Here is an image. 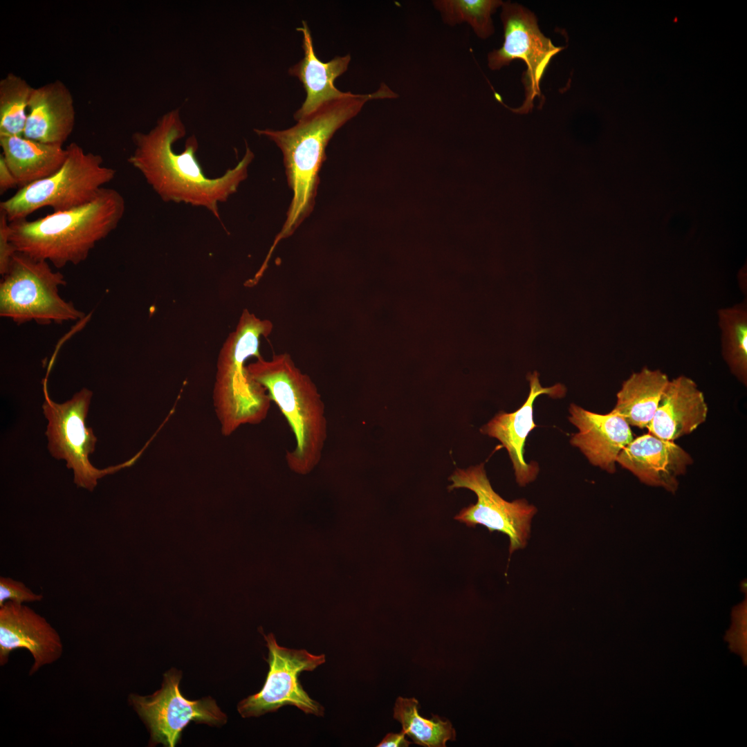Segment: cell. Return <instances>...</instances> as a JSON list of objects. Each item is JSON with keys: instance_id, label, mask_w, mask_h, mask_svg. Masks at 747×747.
<instances>
[{"instance_id": "obj_1", "label": "cell", "mask_w": 747, "mask_h": 747, "mask_svg": "<svg viewBox=\"0 0 747 747\" xmlns=\"http://www.w3.org/2000/svg\"><path fill=\"white\" fill-rule=\"evenodd\" d=\"M185 133L178 110L171 111L148 133L133 135L135 149L128 161L163 201L204 208L221 221L219 204L226 202L247 178L254 154L246 147L243 157L233 168L210 178L197 159L195 136L187 138L182 152L174 151L173 144Z\"/></svg>"}, {"instance_id": "obj_2", "label": "cell", "mask_w": 747, "mask_h": 747, "mask_svg": "<svg viewBox=\"0 0 747 747\" xmlns=\"http://www.w3.org/2000/svg\"><path fill=\"white\" fill-rule=\"evenodd\" d=\"M398 95L382 84L375 92L354 94L327 101L284 130L255 129L274 142L282 152L287 182L293 199L287 217L276 236L268 257L277 243L290 237L313 210L320 183L319 172L326 160V148L335 132L356 116L371 100L394 98Z\"/></svg>"}, {"instance_id": "obj_3", "label": "cell", "mask_w": 747, "mask_h": 747, "mask_svg": "<svg viewBox=\"0 0 747 747\" xmlns=\"http://www.w3.org/2000/svg\"><path fill=\"white\" fill-rule=\"evenodd\" d=\"M125 201L115 189L104 187L91 202L28 221L10 222V239L17 252L61 268L85 261L98 242L119 225Z\"/></svg>"}, {"instance_id": "obj_4", "label": "cell", "mask_w": 747, "mask_h": 747, "mask_svg": "<svg viewBox=\"0 0 747 747\" xmlns=\"http://www.w3.org/2000/svg\"><path fill=\"white\" fill-rule=\"evenodd\" d=\"M246 367L294 434L296 445L285 456L288 467L299 474L310 473L322 459L328 436L325 405L315 384L287 353L275 354L269 360L260 357Z\"/></svg>"}, {"instance_id": "obj_5", "label": "cell", "mask_w": 747, "mask_h": 747, "mask_svg": "<svg viewBox=\"0 0 747 747\" xmlns=\"http://www.w3.org/2000/svg\"><path fill=\"white\" fill-rule=\"evenodd\" d=\"M273 328L270 320L245 309L219 351L212 400L225 436L242 425H257L268 416L272 401L266 389L251 377L246 362L261 357V338L267 337Z\"/></svg>"}, {"instance_id": "obj_6", "label": "cell", "mask_w": 747, "mask_h": 747, "mask_svg": "<svg viewBox=\"0 0 747 747\" xmlns=\"http://www.w3.org/2000/svg\"><path fill=\"white\" fill-rule=\"evenodd\" d=\"M66 149V158L56 172L1 202L0 210L9 222L25 219L44 207L59 212L87 204L115 178L116 169L103 165L100 155L86 152L75 142Z\"/></svg>"}, {"instance_id": "obj_7", "label": "cell", "mask_w": 747, "mask_h": 747, "mask_svg": "<svg viewBox=\"0 0 747 747\" xmlns=\"http://www.w3.org/2000/svg\"><path fill=\"white\" fill-rule=\"evenodd\" d=\"M66 284L64 275L49 262L17 252L0 282V315L17 324L81 320L84 313L59 295Z\"/></svg>"}, {"instance_id": "obj_8", "label": "cell", "mask_w": 747, "mask_h": 747, "mask_svg": "<svg viewBox=\"0 0 747 747\" xmlns=\"http://www.w3.org/2000/svg\"><path fill=\"white\" fill-rule=\"evenodd\" d=\"M268 649L266 659L269 670L261 690L241 701L237 710L242 717H259L285 706H295L306 714L324 715V708L311 699L299 681V674L324 663V654L279 646L270 633L264 634Z\"/></svg>"}, {"instance_id": "obj_9", "label": "cell", "mask_w": 747, "mask_h": 747, "mask_svg": "<svg viewBox=\"0 0 747 747\" xmlns=\"http://www.w3.org/2000/svg\"><path fill=\"white\" fill-rule=\"evenodd\" d=\"M181 679V672L173 668L164 674L161 688L153 694L129 695L130 703L149 730L151 746H175L192 721L211 726L226 722V715L212 698H185L179 690Z\"/></svg>"}, {"instance_id": "obj_10", "label": "cell", "mask_w": 747, "mask_h": 747, "mask_svg": "<svg viewBox=\"0 0 747 747\" xmlns=\"http://www.w3.org/2000/svg\"><path fill=\"white\" fill-rule=\"evenodd\" d=\"M92 394L91 391L82 388L71 400L57 404L45 391L42 405L48 421L46 434L50 454L58 460H66L67 467L73 470L74 483L90 491L95 488L98 480L109 472L95 468L89 460L97 441L92 429L85 423Z\"/></svg>"}, {"instance_id": "obj_11", "label": "cell", "mask_w": 747, "mask_h": 747, "mask_svg": "<svg viewBox=\"0 0 747 747\" xmlns=\"http://www.w3.org/2000/svg\"><path fill=\"white\" fill-rule=\"evenodd\" d=\"M501 18L504 26L502 46L488 54V66L499 70L514 59L524 61L527 66L522 82L525 97L522 106L515 111L528 112L536 97L541 95L540 83L552 57L563 48L555 46L540 31L535 15L524 6L503 2Z\"/></svg>"}, {"instance_id": "obj_12", "label": "cell", "mask_w": 747, "mask_h": 747, "mask_svg": "<svg viewBox=\"0 0 747 747\" xmlns=\"http://www.w3.org/2000/svg\"><path fill=\"white\" fill-rule=\"evenodd\" d=\"M449 490L467 488L473 491L477 501L463 508L454 519L468 527L481 524L490 532L506 534L510 541L509 553L524 548L531 533V520L537 508L524 499L509 502L492 489L483 463L466 470L457 469L449 478Z\"/></svg>"}, {"instance_id": "obj_13", "label": "cell", "mask_w": 747, "mask_h": 747, "mask_svg": "<svg viewBox=\"0 0 747 747\" xmlns=\"http://www.w3.org/2000/svg\"><path fill=\"white\" fill-rule=\"evenodd\" d=\"M21 648L33 658L29 675L55 663L63 653L59 634L43 616L24 604L7 601L0 607V665L8 663L12 651Z\"/></svg>"}, {"instance_id": "obj_14", "label": "cell", "mask_w": 747, "mask_h": 747, "mask_svg": "<svg viewBox=\"0 0 747 747\" xmlns=\"http://www.w3.org/2000/svg\"><path fill=\"white\" fill-rule=\"evenodd\" d=\"M617 462L641 482L675 492L679 486L678 477L685 472L693 460L674 441L648 432L634 439L623 448Z\"/></svg>"}, {"instance_id": "obj_15", "label": "cell", "mask_w": 747, "mask_h": 747, "mask_svg": "<svg viewBox=\"0 0 747 747\" xmlns=\"http://www.w3.org/2000/svg\"><path fill=\"white\" fill-rule=\"evenodd\" d=\"M528 379L531 389L524 405L515 412L498 414L481 429L483 434L497 439L508 450L516 481L521 486L534 481L539 471L536 463H527L524 458L526 439L530 432L537 426L533 421L534 401L541 394L560 397L565 392V387L561 384L542 387L537 371L529 374Z\"/></svg>"}, {"instance_id": "obj_16", "label": "cell", "mask_w": 747, "mask_h": 747, "mask_svg": "<svg viewBox=\"0 0 747 747\" xmlns=\"http://www.w3.org/2000/svg\"><path fill=\"white\" fill-rule=\"evenodd\" d=\"M569 412L570 422L579 430L571 443L580 448L592 465L614 472L620 452L634 439L630 425L611 412L600 414L571 404Z\"/></svg>"}, {"instance_id": "obj_17", "label": "cell", "mask_w": 747, "mask_h": 747, "mask_svg": "<svg viewBox=\"0 0 747 747\" xmlns=\"http://www.w3.org/2000/svg\"><path fill=\"white\" fill-rule=\"evenodd\" d=\"M703 394L685 376L670 380L647 427L653 435L669 441L689 434L703 423L708 415Z\"/></svg>"}, {"instance_id": "obj_18", "label": "cell", "mask_w": 747, "mask_h": 747, "mask_svg": "<svg viewBox=\"0 0 747 747\" xmlns=\"http://www.w3.org/2000/svg\"><path fill=\"white\" fill-rule=\"evenodd\" d=\"M75 122L71 93L64 82L55 80L33 89L23 136L62 146L72 133Z\"/></svg>"}, {"instance_id": "obj_19", "label": "cell", "mask_w": 747, "mask_h": 747, "mask_svg": "<svg viewBox=\"0 0 747 747\" xmlns=\"http://www.w3.org/2000/svg\"><path fill=\"white\" fill-rule=\"evenodd\" d=\"M303 35L304 57L291 66L288 73L302 82L306 97L301 107L295 113L296 120L316 109L323 103L344 96L347 92L338 90L334 85L337 77L348 68L350 55L337 56L327 62L320 61L314 50L310 29L306 21L297 28Z\"/></svg>"}, {"instance_id": "obj_20", "label": "cell", "mask_w": 747, "mask_h": 747, "mask_svg": "<svg viewBox=\"0 0 747 747\" xmlns=\"http://www.w3.org/2000/svg\"><path fill=\"white\" fill-rule=\"evenodd\" d=\"M0 146L1 155L19 188L54 174L67 156V151L62 145L43 143L23 136H0Z\"/></svg>"}, {"instance_id": "obj_21", "label": "cell", "mask_w": 747, "mask_h": 747, "mask_svg": "<svg viewBox=\"0 0 747 747\" xmlns=\"http://www.w3.org/2000/svg\"><path fill=\"white\" fill-rule=\"evenodd\" d=\"M661 371L643 367L624 381L617 393V402L611 412L623 418L631 426L647 428L668 382Z\"/></svg>"}, {"instance_id": "obj_22", "label": "cell", "mask_w": 747, "mask_h": 747, "mask_svg": "<svg viewBox=\"0 0 747 747\" xmlns=\"http://www.w3.org/2000/svg\"><path fill=\"white\" fill-rule=\"evenodd\" d=\"M420 705L415 698H397L394 718L402 726V732L416 744L425 747H445L456 739L451 722L438 715L425 719L418 714Z\"/></svg>"}, {"instance_id": "obj_23", "label": "cell", "mask_w": 747, "mask_h": 747, "mask_svg": "<svg viewBox=\"0 0 747 747\" xmlns=\"http://www.w3.org/2000/svg\"><path fill=\"white\" fill-rule=\"evenodd\" d=\"M721 331L722 356L732 374L744 385L747 383V304L746 300L718 311Z\"/></svg>"}, {"instance_id": "obj_24", "label": "cell", "mask_w": 747, "mask_h": 747, "mask_svg": "<svg viewBox=\"0 0 747 747\" xmlns=\"http://www.w3.org/2000/svg\"><path fill=\"white\" fill-rule=\"evenodd\" d=\"M33 89L14 73L1 80L0 136H23Z\"/></svg>"}, {"instance_id": "obj_25", "label": "cell", "mask_w": 747, "mask_h": 747, "mask_svg": "<svg viewBox=\"0 0 747 747\" xmlns=\"http://www.w3.org/2000/svg\"><path fill=\"white\" fill-rule=\"evenodd\" d=\"M503 3L500 0H437L433 4L446 24L468 23L481 39L495 31L491 15Z\"/></svg>"}, {"instance_id": "obj_26", "label": "cell", "mask_w": 747, "mask_h": 747, "mask_svg": "<svg viewBox=\"0 0 747 747\" xmlns=\"http://www.w3.org/2000/svg\"><path fill=\"white\" fill-rule=\"evenodd\" d=\"M725 638L730 643L731 651L746 659V600L732 611V625Z\"/></svg>"}, {"instance_id": "obj_27", "label": "cell", "mask_w": 747, "mask_h": 747, "mask_svg": "<svg viewBox=\"0 0 747 747\" xmlns=\"http://www.w3.org/2000/svg\"><path fill=\"white\" fill-rule=\"evenodd\" d=\"M42 599L43 596L42 594L34 593L22 582L9 577L0 578V607L7 601L24 604L25 602H39Z\"/></svg>"}, {"instance_id": "obj_28", "label": "cell", "mask_w": 747, "mask_h": 747, "mask_svg": "<svg viewBox=\"0 0 747 747\" xmlns=\"http://www.w3.org/2000/svg\"><path fill=\"white\" fill-rule=\"evenodd\" d=\"M17 250L10 239V222L6 213L0 210V274L3 276L8 270Z\"/></svg>"}, {"instance_id": "obj_29", "label": "cell", "mask_w": 747, "mask_h": 747, "mask_svg": "<svg viewBox=\"0 0 747 747\" xmlns=\"http://www.w3.org/2000/svg\"><path fill=\"white\" fill-rule=\"evenodd\" d=\"M18 186L17 181L8 168L3 156L0 154V193L4 194L8 190Z\"/></svg>"}, {"instance_id": "obj_30", "label": "cell", "mask_w": 747, "mask_h": 747, "mask_svg": "<svg viewBox=\"0 0 747 747\" xmlns=\"http://www.w3.org/2000/svg\"><path fill=\"white\" fill-rule=\"evenodd\" d=\"M403 732L400 733H388L382 740L377 745L378 747H407L411 742L405 738Z\"/></svg>"}]
</instances>
